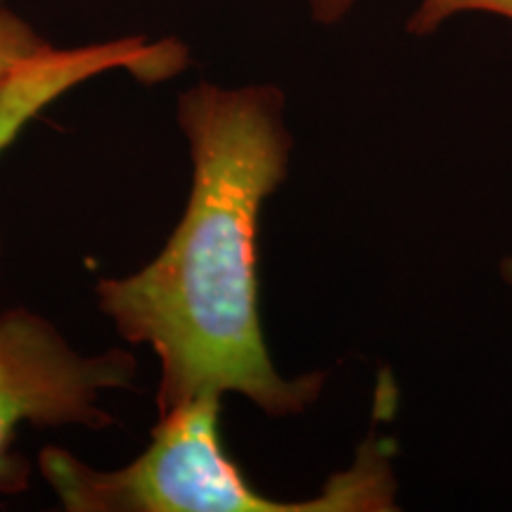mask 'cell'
Masks as SVG:
<instances>
[{"mask_svg": "<svg viewBox=\"0 0 512 512\" xmlns=\"http://www.w3.org/2000/svg\"><path fill=\"white\" fill-rule=\"evenodd\" d=\"M188 64L190 50L178 38L147 41L145 36H124L79 48L53 46L22 64L0 91V152L48 105L95 76L126 72L143 83H162L185 72Z\"/></svg>", "mask_w": 512, "mask_h": 512, "instance_id": "obj_4", "label": "cell"}, {"mask_svg": "<svg viewBox=\"0 0 512 512\" xmlns=\"http://www.w3.org/2000/svg\"><path fill=\"white\" fill-rule=\"evenodd\" d=\"M219 394L159 413L150 444L117 470L83 463L60 446L43 448L38 472L69 512H394L399 503L396 444L370 434L344 470L299 501L254 489L221 439Z\"/></svg>", "mask_w": 512, "mask_h": 512, "instance_id": "obj_2", "label": "cell"}, {"mask_svg": "<svg viewBox=\"0 0 512 512\" xmlns=\"http://www.w3.org/2000/svg\"><path fill=\"white\" fill-rule=\"evenodd\" d=\"M463 15H494L512 22V0H418L406 19V34L432 36Z\"/></svg>", "mask_w": 512, "mask_h": 512, "instance_id": "obj_5", "label": "cell"}, {"mask_svg": "<svg viewBox=\"0 0 512 512\" xmlns=\"http://www.w3.org/2000/svg\"><path fill=\"white\" fill-rule=\"evenodd\" d=\"M136 377L133 351L83 354L41 313L24 306L0 313V491L24 482L10 456L19 427L105 430L114 418L102 396L133 389Z\"/></svg>", "mask_w": 512, "mask_h": 512, "instance_id": "obj_3", "label": "cell"}, {"mask_svg": "<svg viewBox=\"0 0 512 512\" xmlns=\"http://www.w3.org/2000/svg\"><path fill=\"white\" fill-rule=\"evenodd\" d=\"M501 278H503V283L508 285V290L512 294V254H508L501 261Z\"/></svg>", "mask_w": 512, "mask_h": 512, "instance_id": "obj_8", "label": "cell"}, {"mask_svg": "<svg viewBox=\"0 0 512 512\" xmlns=\"http://www.w3.org/2000/svg\"><path fill=\"white\" fill-rule=\"evenodd\" d=\"M176 119L192 166L181 221L150 264L100 278L95 302L124 342L155 351L159 413L238 394L271 418L302 415L328 373H280L256 278L261 211L287 181L294 150L283 88L200 81L181 93Z\"/></svg>", "mask_w": 512, "mask_h": 512, "instance_id": "obj_1", "label": "cell"}, {"mask_svg": "<svg viewBox=\"0 0 512 512\" xmlns=\"http://www.w3.org/2000/svg\"><path fill=\"white\" fill-rule=\"evenodd\" d=\"M309 15L320 27H337L347 19L361 0H304Z\"/></svg>", "mask_w": 512, "mask_h": 512, "instance_id": "obj_7", "label": "cell"}, {"mask_svg": "<svg viewBox=\"0 0 512 512\" xmlns=\"http://www.w3.org/2000/svg\"><path fill=\"white\" fill-rule=\"evenodd\" d=\"M53 46L24 17L0 0V91L22 64L43 55Z\"/></svg>", "mask_w": 512, "mask_h": 512, "instance_id": "obj_6", "label": "cell"}]
</instances>
